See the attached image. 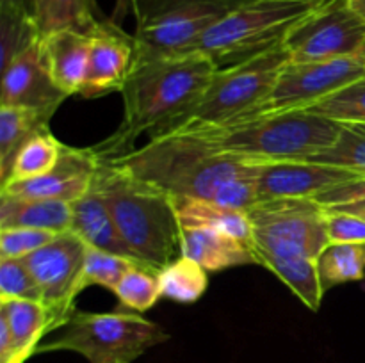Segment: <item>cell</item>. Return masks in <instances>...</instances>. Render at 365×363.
Here are the masks:
<instances>
[{
  "label": "cell",
  "mask_w": 365,
  "mask_h": 363,
  "mask_svg": "<svg viewBox=\"0 0 365 363\" xmlns=\"http://www.w3.org/2000/svg\"><path fill=\"white\" fill-rule=\"evenodd\" d=\"M134 265H143V263L134 258H128V256L114 255V253L88 246L84 270H82L81 278V290L91 287V285H100V287H106L114 292L125 273Z\"/></svg>",
  "instance_id": "d6a6232c"
},
{
  "label": "cell",
  "mask_w": 365,
  "mask_h": 363,
  "mask_svg": "<svg viewBox=\"0 0 365 363\" xmlns=\"http://www.w3.org/2000/svg\"><path fill=\"white\" fill-rule=\"evenodd\" d=\"M362 177L344 167L307 160H267L257 174L260 199L316 198L321 192Z\"/></svg>",
  "instance_id": "9a60e30c"
},
{
  "label": "cell",
  "mask_w": 365,
  "mask_h": 363,
  "mask_svg": "<svg viewBox=\"0 0 365 363\" xmlns=\"http://www.w3.org/2000/svg\"><path fill=\"white\" fill-rule=\"evenodd\" d=\"M150 0H118L116 2V7H114V13L113 16H110V20L114 21V23L120 25L121 20H123L125 16H127L128 13L135 14L139 9H141L145 4H148Z\"/></svg>",
  "instance_id": "f35d334b"
},
{
  "label": "cell",
  "mask_w": 365,
  "mask_h": 363,
  "mask_svg": "<svg viewBox=\"0 0 365 363\" xmlns=\"http://www.w3.org/2000/svg\"><path fill=\"white\" fill-rule=\"evenodd\" d=\"M50 117L25 107L0 105V182L6 184L14 157L21 146L41 128L48 127Z\"/></svg>",
  "instance_id": "d4e9b609"
},
{
  "label": "cell",
  "mask_w": 365,
  "mask_h": 363,
  "mask_svg": "<svg viewBox=\"0 0 365 363\" xmlns=\"http://www.w3.org/2000/svg\"><path fill=\"white\" fill-rule=\"evenodd\" d=\"M324 290L365 276V244H330L317 258Z\"/></svg>",
  "instance_id": "83f0119b"
},
{
  "label": "cell",
  "mask_w": 365,
  "mask_h": 363,
  "mask_svg": "<svg viewBox=\"0 0 365 363\" xmlns=\"http://www.w3.org/2000/svg\"><path fill=\"white\" fill-rule=\"evenodd\" d=\"M364 77L365 63L359 56L324 60V63H287L280 71V77L266 102L245 121L269 116V114L305 109L310 103Z\"/></svg>",
  "instance_id": "8fae6325"
},
{
  "label": "cell",
  "mask_w": 365,
  "mask_h": 363,
  "mask_svg": "<svg viewBox=\"0 0 365 363\" xmlns=\"http://www.w3.org/2000/svg\"><path fill=\"white\" fill-rule=\"evenodd\" d=\"M39 50L53 84L66 96L78 95L88 77L91 36L77 31H61L43 36Z\"/></svg>",
  "instance_id": "e0dca14e"
},
{
  "label": "cell",
  "mask_w": 365,
  "mask_h": 363,
  "mask_svg": "<svg viewBox=\"0 0 365 363\" xmlns=\"http://www.w3.org/2000/svg\"><path fill=\"white\" fill-rule=\"evenodd\" d=\"M342 125L310 110L253 117L227 127H192L205 132L221 149L255 160H307L337 141ZM189 127V125H180Z\"/></svg>",
  "instance_id": "5b68a950"
},
{
  "label": "cell",
  "mask_w": 365,
  "mask_h": 363,
  "mask_svg": "<svg viewBox=\"0 0 365 363\" xmlns=\"http://www.w3.org/2000/svg\"><path fill=\"white\" fill-rule=\"evenodd\" d=\"M93 187L135 260L157 273L175 260L180 251V223L173 196L107 157H102Z\"/></svg>",
  "instance_id": "3957f363"
},
{
  "label": "cell",
  "mask_w": 365,
  "mask_h": 363,
  "mask_svg": "<svg viewBox=\"0 0 365 363\" xmlns=\"http://www.w3.org/2000/svg\"><path fill=\"white\" fill-rule=\"evenodd\" d=\"M31 14L41 38L61 31L89 34L103 20L95 0H31Z\"/></svg>",
  "instance_id": "cb8c5ba5"
},
{
  "label": "cell",
  "mask_w": 365,
  "mask_h": 363,
  "mask_svg": "<svg viewBox=\"0 0 365 363\" xmlns=\"http://www.w3.org/2000/svg\"><path fill=\"white\" fill-rule=\"evenodd\" d=\"M71 210L73 217H71L70 231H73L86 244L114 255L134 258L130 248L121 238L106 201L95 187H91V191L86 192L82 198L75 199L71 203Z\"/></svg>",
  "instance_id": "ffe728a7"
},
{
  "label": "cell",
  "mask_w": 365,
  "mask_h": 363,
  "mask_svg": "<svg viewBox=\"0 0 365 363\" xmlns=\"http://www.w3.org/2000/svg\"><path fill=\"white\" fill-rule=\"evenodd\" d=\"M212 201H216L217 205L228 206V209L246 212L259 201L257 177L235 178V180L228 182L223 187L217 189L216 194L212 196Z\"/></svg>",
  "instance_id": "8d00e7d4"
},
{
  "label": "cell",
  "mask_w": 365,
  "mask_h": 363,
  "mask_svg": "<svg viewBox=\"0 0 365 363\" xmlns=\"http://www.w3.org/2000/svg\"><path fill=\"white\" fill-rule=\"evenodd\" d=\"M248 0H150L135 16L138 57L189 53L207 31Z\"/></svg>",
  "instance_id": "ba28073f"
},
{
  "label": "cell",
  "mask_w": 365,
  "mask_h": 363,
  "mask_svg": "<svg viewBox=\"0 0 365 363\" xmlns=\"http://www.w3.org/2000/svg\"><path fill=\"white\" fill-rule=\"evenodd\" d=\"M114 294L120 299V305L123 308L145 313L163 298L157 270L146 265H134L121 278L120 283L114 288Z\"/></svg>",
  "instance_id": "4dcf8cb0"
},
{
  "label": "cell",
  "mask_w": 365,
  "mask_h": 363,
  "mask_svg": "<svg viewBox=\"0 0 365 363\" xmlns=\"http://www.w3.org/2000/svg\"><path fill=\"white\" fill-rule=\"evenodd\" d=\"M57 235L39 228H0V258H25L52 242Z\"/></svg>",
  "instance_id": "e575fe53"
},
{
  "label": "cell",
  "mask_w": 365,
  "mask_h": 363,
  "mask_svg": "<svg viewBox=\"0 0 365 363\" xmlns=\"http://www.w3.org/2000/svg\"><path fill=\"white\" fill-rule=\"evenodd\" d=\"M287 63H291V56L282 45L245 63L220 68L177 127H227L245 121L266 102Z\"/></svg>",
  "instance_id": "52a82bcc"
},
{
  "label": "cell",
  "mask_w": 365,
  "mask_h": 363,
  "mask_svg": "<svg viewBox=\"0 0 365 363\" xmlns=\"http://www.w3.org/2000/svg\"><path fill=\"white\" fill-rule=\"evenodd\" d=\"M180 251L212 273L257 263L248 244L210 228H180Z\"/></svg>",
  "instance_id": "d6986e66"
},
{
  "label": "cell",
  "mask_w": 365,
  "mask_h": 363,
  "mask_svg": "<svg viewBox=\"0 0 365 363\" xmlns=\"http://www.w3.org/2000/svg\"><path fill=\"white\" fill-rule=\"evenodd\" d=\"M86 249L88 244L82 238L73 231H64L24 258L41 288L43 302L52 312L56 331L61 330L75 312V299L82 292L81 278Z\"/></svg>",
  "instance_id": "7c38bea8"
},
{
  "label": "cell",
  "mask_w": 365,
  "mask_h": 363,
  "mask_svg": "<svg viewBox=\"0 0 365 363\" xmlns=\"http://www.w3.org/2000/svg\"><path fill=\"white\" fill-rule=\"evenodd\" d=\"M328 209H337L341 212L351 214V216L360 217L365 221V199L364 201H355V203H346V205H337V206H328Z\"/></svg>",
  "instance_id": "ab89813d"
},
{
  "label": "cell",
  "mask_w": 365,
  "mask_h": 363,
  "mask_svg": "<svg viewBox=\"0 0 365 363\" xmlns=\"http://www.w3.org/2000/svg\"><path fill=\"white\" fill-rule=\"evenodd\" d=\"M330 0H248L198 39L191 52L228 68L278 48Z\"/></svg>",
  "instance_id": "277c9868"
},
{
  "label": "cell",
  "mask_w": 365,
  "mask_h": 363,
  "mask_svg": "<svg viewBox=\"0 0 365 363\" xmlns=\"http://www.w3.org/2000/svg\"><path fill=\"white\" fill-rule=\"evenodd\" d=\"M0 9H16L31 13V0H0Z\"/></svg>",
  "instance_id": "60d3db41"
},
{
  "label": "cell",
  "mask_w": 365,
  "mask_h": 363,
  "mask_svg": "<svg viewBox=\"0 0 365 363\" xmlns=\"http://www.w3.org/2000/svg\"><path fill=\"white\" fill-rule=\"evenodd\" d=\"M88 77L78 96L98 98L113 91H123L135 63H138V41L121 25L110 18H103L91 32Z\"/></svg>",
  "instance_id": "4fadbf2b"
},
{
  "label": "cell",
  "mask_w": 365,
  "mask_h": 363,
  "mask_svg": "<svg viewBox=\"0 0 365 363\" xmlns=\"http://www.w3.org/2000/svg\"><path fill=\"white\" fill-rule=\"evenodd\" d=\"M324 224L330 244H365V221L324 206Z\"/></svg>",
  "instance_id": "d590c367"
},
{
  "label": "cell",
  "mask_w": 365,
  "mask_h": 363,
  "mask_svg": "<svg viewBox=\"0 0 365 363\" xmlns=\"http://www.w3.org/2000/svg\"><path fill=\"white\" fill-rule=\"evenodd\" d=\"M253 255L257 263L266 267L282 283L287 285L307 308L319 312L327 290L321 283L317 260L305 256H274L257 248H253Z\"/></svg>",
  "instance_id": "603a6c76"
},
{
  "label": "cell",
  "mask_w": 365,
  "mask_h": 363,
  "mask_svg": "<svg viewBox=\"0 0 365 363\" xmlns=\"http://www.w3.org/2000/svg\"><path fill=\"white\" fill-rule=\"evenodd\" d=\"M314 199L323 206H337V205H346V203L364 201L365 177H359L355 178V180L346 182V184L335 185V187L317 194Z\"/></svg>",
  "instance_id": "74e56055"
},
{
  "label": "cell",
  "mask_w": 365,
  "mask_h": 363,
  "mask_svg": "<svg viewBox=\"0 0 365 363\" xmlns=\"http://www.w3.org/2000/svg\"><path fill=\"white\" fill-rule=\"evenodd\" d=\"M305 110L339 123H365V77L310 103Z\"/></svg>",
  "instance_id": "1f68e13d"
},
{
  "label": "cell",
  "mask_w": 365,
  "mask_h": 363,
  "mask_svg": "<svg viewBox=\"0 0 365 363\" xmlns=\"http://www.w3.org/2000/svg\"><path fill=\"white\" fill-rule=\"evenodd\" d=\"M163 298L180 305L200 301L209 287L207 270L189 256H178L157 273Z\"/></svg>",
  "instance_id": "4316f807"
},
{
  "label": "cell",
  "mask_w": 365,
  "mask_h": 363,
  "mask_svg": "<svg viewBox=\"0 0 365 363\" xmlns=\"http://www.w3.org/2000/svg\"><path fill=\"white\" fill-rule=\"evenodd\" d=\"M39 39L2 70L0 105L25 107L52 117L68 96L53 84L46 71L39 50Z\"/></svg>",
  "instance_id": "2e32d148"
},
{
  "label": "cell",
  "mask_w": 365,
  "mask_h": 363,
  "mask_svg": "<svg viewBox=\"0 0 365 363\" xmlns=\"http://www.w3.org/2000/svg\"><path fill=\"white\" fill-rule=\"evenodd\" d=\"M107 159L168 194L205 199H212L217 189L235 178L257 177L264 162L225 152L192 127L170 128L152 135L143 148Z\"/></svg>",
  "instance_id": "7a4b0ae2"
},
{
  "label": "cell",
  "mask_w": 365,
  "mask_h": 363,
  "mask_svg": "<svg viewBox=\"0 0 365 363\" xmlns=\"http://www.w3.org/2000/svg\"><path fill=\"white\" fill-rule=\"evenodd\" d=\"M180 228H210L232 235L253 248V230L248 214L217 205L212 199L173 196Z\"/></svg>",
  "instance_id": "44dd1931"
},
{
  "label": "cell",
  "mask_w": 365,
  "mask_h": 363,
  "mask_svg": "<svg viewBox=\"0 0 365 363\" xmlns=\"http://www.w3.org/2000/svg\"><path fill=\"white\" fill-rule=\"evenodd\" d=\"M41 38L31 13L0 9V68L6 70L11 60Z\"/></svg>",
  "instance_id": "f546056e"
},
{
  "label": "cell",
  "mask_w": 365,
  "mask_h": 363,
  "mask_svg": "<svg viewBox=\"0 0 365 363\" xmlns=\"http://www.w3.org/2000/svg\"><path fill=\"white\" fill-rule=\"evenodd\" d=\"M0 317L11 333V358L7 363H25L36 354L41 338L56 331L52 312L43 301L0 299Z\"/></svg>",
  "instance_id": "ac0fdd59"
},
{
  "label": "cell",
  "mask_w": 365,
  "mask_h": 363,
  "mask_svg": "<svg viewBox=\"0 0 365 363\" xmlns=\"http://www.w3.org/2000/svg\"><path fill=\"white\" fill-rule=\"evenodd\" d=\"M0 299L43 301L41 288L24 258H0Z\"/></svg>",
  "instance_id": "836d02e7"
},
{
  "label": "cell",
  "mask_w": 365,
  "mask_h": 363,
  "mask_svg": "<svg viewBox=\"0 0 365 363\" xmlns=\"http://www.w3.org/2000/svg\"><path fill=\"white\" fill-rule=\"evenodd\" d=\"M246 214L252 223L253 248L260 251L317 260L330 246L324 206L314 198L260 199Z\"/></svg>",
  "instance_id": "9c48e42d"
},
{
  "label": "cell",
  "mask_w": 365,
  "mask_h": 363,
  "mask_svg": "<svg viewBox=\"0 0 365 363\" xmlns=\"http://www.w3.org/2000/svg\"><path fill=\"white\" fill-rule=\"evenodd\" d=\"M307 162L330 164L365 177V123H344L337 141Z\"/></svg>",
  "instance_id": "f1b7e54d"
},
{
  "label": "cell",
  "mask_w": 365,
  "mask_h": 363,
  "mask_svg": "<svg viewBox=\"0 0 365 363\" xmlns=\"http://www.w3.org/2000/svg\"><path fill=\"white\" fill-rule=\"evenodd\" d=\"M168 340L170 333L164 327L123 306L107 313L75 310L57 338L39 345L36 354L71 351L89 363H132Z\"/></svg>",
  "instance_id": "8992f818"
},
{
  "label": "cell",
  "mask_w": 365,
  "mask_h": 363,
  "mask_svg": "<svg viewBox=\"0 0 365 363\" xmlns=\"http://www.w3.org/2000/svg\"><path fill=\"white\" fill-rule=\"evenodd\" d=\"M71 217L73 210L70 201L0 194V228L25 226L64 233L71 230Z\"/></svg>",
  "instance_id": "7402d4cb"
},
{
  "label": "cell",
  "mask_w": 365,
  "mask_h": 363,
  "mask_svg": "<svg viewBox=\"0 0 365 363\" xmlns=\"http://www.w3.org/2000/svg\"><path fill=\"white\" fill-rule=\"evenodd\" d=\"M291 63L356 57L365 46V18L346 0H330L285 39Z\"/></svg>",
  "instance_id": "30bf717a"
},
{
  "label": "cell",
  "mask_w": 365,
  "mask_h": 363,
  "mask_svg": "<svg viewBox=\"0 0 365 363\" xmlns=\"http://www.w3.org/2000/svg\"><path fill=\"white\" fill-rule=\"evenodd\" d=\"M220 68L198 52L178 56L138 57L125 84L123 121L116 134L95 146L102 157H118L134 149L143 134L152 135L177 127L195 107Z\"/></svg>",
  "instance_id": "6da1fadb"
},
{
  "label": "cell",
  "mask_w": 365,
  "mask_h": 363,
  "mask_svg": "<svg viewBox=\"0 0 365 363\" xmlns=\"http://www.w3.org/2000/svg\"><path fill=\"white\" fill-rule=\"evenodd\" d=\"M360 59H364V63H365V46H364V50H362V53H360Z\"/></svg>",
  "instance_id": "7bdbcfd3"
},
{
  "label": "cell",
  "mask_w": 365,
  "mask_h": 363,
  "mask_svg": "<svg viewBox=\"0 0 365 363\" xmlns=\"http://www.w3.org/2000/svg\"><path fill=\"white\" fill-rule=\"evenodd\" d=\"M64 146L66 144L61 142L50 132L48 127L36 132L16 153L9 177H7L6 184H2V187L7 184H14V182L32 180V178H38L52 171L63 155Z\"/></svg>",
  "instance_id": "484cf974"
},
{
  "label": "cell",
  "mask_w": 365,
  "mask_h": 363,
  "mask_svg": "<svg viewBox=\"0 0 365 363\" xmlns=\"http://www.w3.org/2000/svg\"><path fill=\"white\" fill-rule=\"evenodd\" d=\"M102 157L96 148L64 146L59 162L48 173L25 182H14L0 189V194L13 198L61 199L73 203L91 191Z\"/></svg>",
  "instance_id": "5bb4252c"
},
{
  "label": "cell",
  "mask_w": 365,
  "mask_h": 363,
  "mask_svg": "<svg viewBox=\"0 0 365 363\" xmlns=\"http://www.w3.org/2000/svg\"><path fill=\"white\" fill-rule=\"evenodd\" d=\"M346 2H348L353 9L359 11V13L365 18V0H346Z\"/></svg>",
  "instance_id": "b9f144b4"
}]
</instances>
